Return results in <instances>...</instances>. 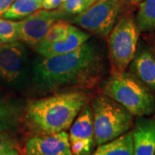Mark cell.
<instances>
[{"label":"cell","mask_w":155,"mask_h":155,"mask_svg":"<svg viewBox=\"0 0 155 155\" xmlns=\"http://www.w3.org/2000/svg\"><path fill=\"white\" fill-rule=\"evenodd\" d=\"M106 70L104 46L97 39L90 38L72 52L35 60L31 84L40 94L91 90L100 83Z\"/></svg>","instance_id":"obj_1"},{"label":"cell","mask_w":155,"mask_h":155,"mask_svg":"<svg viewBox=\"0 0 155 155\" xmlns=\"http://www.w3.org/2000/svg\"><path fill=\"white\" fill-rule=\"evenodd\" d=\"M84 91H65L27 103L23 124L33 135L67 131L89 102Z\"/></svg>","instance_id":"obj_2"},{"label":"cell","mask_w":155,"mask_h":155,"mask_svg":"<svg viewBox=\"0 0 155 155\" xmlns=\"http://www.w3.org/2000/svg\"><path fill=\"white\" fill-rule=\"evenodd\" d=\"M102 90L103 94L115 100L133 116L155 113V94L130 72L110 74Z\"/></svg>","instance_id":"obj_3"},{"label":"cell","mask_w":155,"mask_h":155,"mask_svg":"<svg viewBox=\"0 0 155 155\" xmlns=\"http://www.w3.org/2000/svg\"><path fill=\"white\" fill-rule=\"evenodd\" d=\"M91 108L96 146L110 141L133 127L134 116L105 95L95 97L91 100Z\"/></svg>","instance_id":"obj_4"},{"label":"cell","mask_w":155,"mask_h":155,"mask_svg":"<svg viewBox=\"0 0 155 155\" xmlns=\"http://www.w3.org/2000/svg\"><path fill=\"white\" fill-rule=\"evenodd\" d=\"M139 36L140 31L133 15L119 18L107 37L111 74L126 71L136 52Z\"/></svg>","instance_id":"obj_5"},{"label":"cell","mask_w":155,"mask_h":155,"mask_svg":"<svg viewBox=\"0 0 155 155\" xmlns=\"http://www.w3.org/2000/svg\"><path fill=\"white\" fill-rule=\"evenodd\" d=\"M32 65L26 46L12 41L0 46V79L14 89H23L31 83Z\"/></svg>","instance_id":"obj_6"},{"label":"cell","mask_w":155,"mask_h":155,"mask_svg":"<svg viewBox=\"0 0 155 155\" xmlns=\"http://www.w3.org/2000/svg\"><path fill=\"white\" fill-rule=\"evenodd\" d=\"M125 0H97L72 22L99 38H107L119 20Z\"/></svg>","instance_id":"obj_7"},{"label":"cell","mask_w":155,"mask_h":155,"mask_svg":"<svg viewBox=\"0 0 155 155\" xmlns=\"http://www.w3.org/2000/svg\"><path fill=\"white\" fill-rule=\"evenodd\" d=\"M67 17L60 10H38L22 21L17 22L18 38L35 48L50 27L57 21Z\"/></svg>","instance_id":"obj_8"},{"label":"cell","mask_w":155,"mask_h":155,"mask_svg":"<svg viewBox=\"0 0 155 155\" xmlns=\"http://www.w3.org/2000/svg\"><path fill=\"white\" fill-rule=\"evenodd\" d=\"M69 142L73 155H91L96 146L92 110L88 104L84 106L71 125Z\"/></svg>","instance_id":"obj_9"},{"label":"cell","mask_w":155,"mask_h":155,"mask_svg":"<svg viewBox=\"0 0 155 155\" xmlns=\"http://www.w3.org/2000/svg\"><path fill=\"white\" fill-rule=\"evenodd\" d=\"M24 155H73L66 131L45 135H32L23 147Z\"/></svg>","instance_id":"obj_10"},{"label":"cell","mask_w":155,"mask_h":155,"mask_svg":"<svg viewBox=\"0 0 155 155\" xmlns=\"http://www.w3.org/2000/svg\"><path fill=\"white\" fill-rule=\"evenodd\" d=\"M27 102L13 93L0 90V131L17 134L23 123Z\"/></svg>","instance_id":"obj_11"},{"label":"cell","mask_w":155,"mask_h":155,"mask_svg":"<svg viewBox=\"0 0 155 155\" xmlns=\"http://www.w3.org/2000/svg\"><path fill=\"white\" fill-rule=\"evenodd\" d=\"M129 72L155 94V56L146 42H138L134 59L129 64Z\"/></svg>","instance_id":"obj_12"},{"label":"cell","mask_w":155,"mask_h":155,"mask_svg":"<svg viewBox=\"0 0 155 155\" xmlns=\"http://www.w3.org/2000/svg\"><path fill=\"white\" fill-rule=\"evenodd\" d=\"M132 134L134 155H155V116L138 117Z\"/></svg>","instance_id":"obj_13"},{"label":"cell","mask_w":155,"mask_h":155,"mask_svg":"<svg viewBox=\"0 0 155 155\" xmlns=\"http://www.w3.org/2000/svg\"><path fill=\"white\" fill-rule=\"evenodd\" d=\"M91 38V35L69 24L67 38L42 48H36L35 51L42 57H54L72 52Z\"/></svg>","instance_id":"obj_14"},{"label":"cell","mask_w":155,"mask_h":155,"mask_svg":"<svg viewBox=\"0 0 155 155\" xmlns=\"http://www.w3.org/2000/svg\"><path fill=\"white\" fill-rule=\"evenodd\" d=\"M91 155H134L132 130L110 141L97 146V148Z\"/></svg>","instance_id":"obj_15"},{"label":"cell","mask_w":155,"mask_h":155,"mask_svg":"<svg viewBox=\"0 0 155 155\" xmlns=\"http://www.w3.org/2000/svg\"><path fill=\"white\" fill-rule=\"evenodd\" d=\"M134 19L140 33L155 32V0H143L139 3Z\"/></svg>","instance_id":"obj_16"},{"label":"cell","mask_w":155,"mask_h":155,"mask_svg":"<svg viewBox=\"0 0 155 155\" xmlns=\"http://www.w3.org/2000/svg\"><path fill=\"white\" fill-rule=\"evenodd\" d=\"M41 8H42V1L40 0H15L2 17L10 20H21Z\"/></svg>","instance_id":"obj_17"},{"label":"cell","mask_w":155,"mask_h":155,"mask_svg":"<svg viewBox=\"0 0 155 155\" xmlns=\"http://www.w3.org/2000/svg\"><path fill=\"white\" fill-rule=\"evenodd\" d=\"M69 24L70 23H68V22L62 20V19L54 22L50 27L49 29L48 30V32L46 33L43 39L41 41V42L39 43V45L36 48L46 47V46H48L50 44L59 42V41L65 40L67 38V34H68Z\"/></svg>","instance_id":"obj_18"},{"label":"cell","mask_w":155,"mask_h":155,"mask_svg":"<svg viewBox=\"0 0 155 155\" xmlns=\"http://www.w3.org/2000/svg\"><path fill=\"white\" fill-rule=\"evenodd\" d=\"M0 155H24L16 134L0 131Z\"/></svg>","instance_id":"obj_19"},{"label":"cell","mask_w":155,"mask_h":155,"mask_svg":"<svg viewBox=\"0 0 155 155\" xmlns=\"http://www.w3.org/2000/svg\"><path fill=\"white\" fill-rule=\"evenodd\" d=\"M19 41L17 33V22L10 19H0V41L8 43Z\"/></svg>","instance_id":"obj_20"},{"label":"cell","mask_w":155,"mask_h":155,"mask_svg":"<svg viewBox=\"0 0 155 155\" xmlns=\"http://www.w3.org/2000/svg\"><path fill=\"white\" fill-rule=\"evenodd\" d=\"M97 0H65L59 10L66 15H78L94 4Z\"/></svg>","instance_id":"obj_21"},{"label":"cell","mask_w":155,"mask_h":155,"mask_svg":"<svg viewBox=\"0 0 155 155\" xmlns=\"http://www.w3.org/2000/svg\"><path fill=\"white\" fill-rule=\"evenodd\" d=\"M65 0H42V8L45 10H55Z\"/></svg>","instance_id":"obj_22"},{"label":"cell","mask_w":155,"mask_h":155,"mask_svg":"<svg viewBox=\"0 0 155 155\" xmlns=\"http://www.w3.org/2000/svg\"><path fill=\"white\" fill-rule=\"evenodd\" d=\"M15 0H0V17L5 12Z\"/></svg>","instance_id":"obj_23"},{"label":"cell","mask_w":155,"mask_h":155,"mask_svg":"<svg viewBox=\"0 0 155 155\" xmlns=\"http://www.w3.org/2000/svg\"><path fill=\"white\" fill-rule=\"evenodd\" d=\"M149 47L151 48V49L153 51V54L155 56V34L151 37V41H150V44Z\"/></svg>","instance_id":"obj_24"},{"label":"cell","mask_w":155,"mask_h":155,"mask_svg":"<svg viewBox=\"0 0 155 155\" xmlns=\"http://www.w3.org/2000/svg\"><path fill=\"white\" fill-rule=\"evenodd\" d=\"M141 1H143V0H125L126 3H129L131 5H138Z\"/></svg>","instance_id":"obj_25"},{"label":"cell","mask_w":155,"mask_h":155,"mask_svg":"<svg viewBox=\"0 0 155 155\" xmlns=\"http://www.w3.org/2000/svg\"><path fill=\"white\" fill-rule=\"evenodd\" d=\"M1 45H2V42H1V41H0V46H1Z\"/></svg>","instance_id":"obj_26"},{"label":"cell","mask_w":155,"mask_h":155,"mask_svg":"<svg viewBox=\"0 0 155 155\" xmlns=\"http://www.w3.org/2000/svg\"><path fill=\"white\" fill-rule=\"evenodd\" d=\"M40 1H42V0H40Z\"/></svg>","instance_id":"obj_27"}]
</instances>
